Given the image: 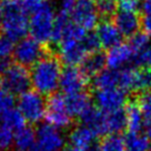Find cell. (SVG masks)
I'll return each mask as SVG.
<instances>
[{"instance_id":"1","label":"cell","mask_w":151,"mask_h":151,"mask_svg":"<svg viewBox=\"0 0 151 151\" xmlns=\"http://www.w3.org/2000/svg\"><path fill=\"white\" fill-rule=\"evenodd\" d=\"M30 75L33 90L48 97L56 93L62 75V62L59 56L50 51L31 67Z\"/></svg>"},{"instance_id":"2","label":"cell","mask_w":151,"mask_h":151,"mask_svg":"<svg viewBox=\"0 0 151 151\" xmlns=\"http://www.w3.org/2000/svg\"><path fill=\"white\" fill-rule=\"evenodd\" d=\"M4 14L1 20V31L14 41L27 37L29 32L28 14L20 7L18 0H5L2 2Z\"/></svg>"},{"instance_id":"3","label":"cell","mask_w":151,"mask_h":151,"mask_svg":"<svg viewBox=\"0 0 151 151\" xmlns=\"http://www.w3.org/2000/svg\"><path fill=\"white\" fill-rule=\"evenodd\" d=\"M55 21L56 14L53 7L48 0H46L43 5L35 14H31L29 19V33L37 41L49 46L51 41Z\"/></svg>"},{"instance_id":"4","label":"cell","mask_w":151,"mask_h":151,"mask_svg":"<svg viewBox=\"0 0 151 151\" xmlns=\"http://www.w3.org/2000/svg\"><path fill=\"white\" fill-rule=\"evenodd\" d=\"M0 85L14 96H21L31 87V75L27 67L11 63L4 67L0 76Z\"/></svg>"},{"instance_id":"5","label":"cell","mask_w":151,"mask_h":151,"mask_svg":"<svg viewBox=\"0 0 151 151\" xmlns=\"http://www.w3.org/2000/svg\"><path fill=\"white\" fill-rule=\"evenodd\" d=\"M50 51L49 46L39 42L32 37H26L16 43L14 59L16 63L21 66L32 67Z\"/></svg>"},{"instance_id":"6","label":"cell","mask_w":151,"mask_h":151,"mask_svg":"<svg viewBox=\"0 0 151 151\" xmlns=\"http://www.w3.org/2000/svg\"><path fill=\"white\" fill-rule=\"evenodd\" d=\"M17 106L26 121L30 123L40 122L47 111V100L36 90H29L19 96Z\"/></svg>"},{"instance_id":"7","label":"cell","mask_w":151,"mask_h":151,"mask_svg":"<svg viewBox=\"0 0 151 151\" xmlns=\"http://www.w3.org/2000/svg\"><path fill=\"white\" fill-rule=\"evenodd\" d=\"M46 122L58 129H66L72 124V117L68 112L66 106V97L61 93H52L47 99Z\"/></svg>"},{"instance_id":"8","label":"cell","mask_w":151,"mask_h":151,"mask_svg":"<svg viewBox=\"0 0 151 151\" xmlns=\"http://www.w3.org/2000/svg\"><path fill=\"white\" fill-rule=\"evenodd\" d=\"M71 20L87 31L97 28L99 24V11L96 0H75L71 11Z\"/></svg>"},{"instance_id":"9","label":"cell","mask_w":151,"mask_h":151,"mask_svg":"<svg viewBox=\"0 0 151 151\" xmlns=\"http://www.w3.org/2000/svg\"><path fill=\"white\" fill-rule=\"evenodd\" d=\"M93 100L96 107L106 113L123 109L129 102L127 91L120 88L97 90L93 94Z\"/></svg>"},{"instance_id":"10","label":"cell","mask_w":151,"mask_h":151,"mask_svg":"<svg viewBox=\"0 0 151 151\" xmlns=\"http://www.w3.org/2000/svg\"><path fill=\"white\" fill-rule=\"evenodd\" d=\"M37 147L43 151H60L66 140L58 128L49 123H42L37 129Z\"/></svg>"},{"instance_id":"11","label":"cell","mask_w":151,"mask_h":151,"mask_svg":"<svg viewBox=\"0 0 151 151\" xmlns=\"http://www.w3.org/2000/svg\"><path fill=\"white\" fill-rule=\"evenodd\" d=\"M88 83H89V78L82 72L80 68L66 67L62 70L59 87L62 92L68 96V94L86 91Z\"/></svg>"},{"instance_id":"12","label":"cell","mask_w":151,"mask_h":151,"mask_svg":"<svg viewBox=\"0 0 151 151\" xmlns=\"http://www.w3.org/2000/svg\"><path fill=\"white\" fill-rule=\"evenodd\" d=\"M59 58L67 67H77L81 65L89 53L81 41H62L58 46Z\"/></svg>"},{"instance_id":"13","label":"cell","mask_w":151,"mask_h":151,"mask_svg":"<svg viewBox=\"0 0 151 151\" xmlns=\"http://www.w3.org/2000/svg\"><path fill=\"white\" fill-rule=\"evenodd\" d=\"M98 137L92 129L87 126H78L72 129L69 136V150L70 151H88L94 145V140Z\"/></svg>"},{"instance_id":"14","label":"cell","mask_w":151,"mask_h":151,"mask_svg":"<svg viewBox=\"0 0 151 151\" xmlns=\"http://www.w3.org/2000/svg\"><path fill=\"white\" fill-rule=\"evenodd\" d=\"M141 20L138 12H128L121 10L112 17V22L121 35L129 39L140 31V27H142Z\"/></svg>"},{"instance_id":"15","label":"cell","mask_w":151,"mask_h":151,"mask_svg":"<svg viewBox=\"0 0 151 151\" xmlns=\"http://www.w3.org/2000/svg\"><path fill=\"white\" fill-rule=\"evenodd\" d=\"M96 33L99 38L101 47L104 49L109 50L122 42L123 36L116 27V24L110 20L100 21L96 28Z\"/></svg>"},{"instance_id":"16","label":"cell","mask_w":151,"mask_h":151,"mask_svg":"<svg viewBox=\"0 0 151 151\" xmlns=\"http://www.w3.org/2000/svg\"><path fill=\"white\" fill-rule=\"evenodd\" d=\"M107 56V66L109 69L119 70L124 68V66L133 60L134 52L129 46V43H119L118 46L109 49L106 53Z\"/></svg>"},{"instance_id":"17","label":"cell","mask_w":151,"mask_h":151,"mask_svg":"<svg viewBox=\"0 0 151 151\" xmlns=\"http://www.w3.org/2000/svg\"><path fill=\"white\" fill-rule=\"evenodd\" d=\"M66 106L72 118H80L87 109L91 107V96L87 91L66 96Z\"/></svg>"},{"instance_id":"18","label":"cell","mask_w":151,"mask_h":151,"mask_svg":"<svg viewBox=\"0 0 151 151\" xmlns=\"http://www.w3.org/2000/svg\"><path fill=\"white\" fill-rule=\"evenodd\" d=\"M81 70L88 78H93L104 70L107 66V56L102 51H96L89 53L83 62L80 65Z\"/></svg>"},{"instance_id":"19","label":"cell","mask_w":151,"mask_h":151,"mask_svg":"<svg viewBox=\"0 0 151 151\" xmlns=\"http://www.w3.org/2000/svg\"><path fill=\"white\" fill-rule=\"evenodd\" d=\"M127 129L129 132H140L143 129L146 116L139 106L137 99L132 100L127 104Z\"/></svg>"},{"instance_id":"20","label":"cell","mask_w":151,"mask_h":151,"mask_svg":"<svg viewBox=\"0 0 151 151\" xmlns=\"http://www.w3.org/2000/svg\"><path fill=\"white\" fill-rule=\"evenodd\" d=\"M12 147L16 151H33L37 147V132L30 127L16 131Z\"/></svg>"},{"instance_id":"21","label":"cell","mask_w":151,"mask_h":151,"mask_svg":"<svg viewBox=\"0 0 151 151\" xmlns=\"http://www.w3.org/2000/svg\"><path fill=\"white\" fill-rule=\"evenodd\" d=\"M92 87L96 90L111 89L120 87V69H108L92 78Z\"/></svg>"},{"instance_id":"22","label":"cell","mask_w":151,"mask_h":151,"mask_svg":"<svg viewBox=\"0 0 151 151\" xmlns=\"http://www.w3.org/2000/svg\"><path fill=\"white\" fill-rule=\"evenodd\" d=\"M149 90H151V69L150 68L134 69L131 92L141 94Z\"/></svg>"},{"instance_id":"23","label":"cell","mask_w":151,"mask_h":151,"mask_svg":"<svg viewBox=\"0 0 151 151\" xmlns=\"http://www.w3.org/2000/svg\"><path fill=\"white\" fill-rule=\"evenodd\" d=\"M127 128V113L120 109L113 112L107 113V129L109 134H119Z\"/></svg>"},{"instance_id":"24","label":"cell","mask_w":151,"mask_h":151,"mask_svg":"<svg viewBox=\"0 0 151 151\" xmlns=\"http://www.w3.org/2000/svg\"><path fill=\"white\" fill-rule=\"evenodd\" d=\"M151 141L140 132H128L124 137L126 151H149Z\"/></svg>"},{"instance_id":"25","label":"cell","mask_w":151,"mask_h":151,"mask_svg":"<svg viewBox=\"0 0 151 151\" xmlns=\"http://www.w3.org/2000/svg\"><path fill=\"white\" fill-rule=\"evenodd\" d=\"M0 120H1V123L4 126L9 128L10 130H12L14 132L24 128L26 127V122H27L24 117L22 116V113L19 111L18 108H12L8 112H6L0 118Z\"/></svg>"},{"instance_id":"26","label":"cell","mask_w":151,"mask_h":151,"mask_svg":"<svg viewBox=\"0 0 151 151\" xmlns=\"http://www.w3.org/2000/svg\"><path fill=\"white\" fill-rule=\"evenodd\" d=\"M101 151H126L124 138L120 134H109L104 137L100 143Z\"/></svg>"},{"instance_id":"27","label":"cell","mask_w":151,"mask_h":151,"mask_svg":"<svg viewBox=\"0 0 151 151\" xmlns=\"http://www.w3.org/2000/svg\"><path fill=\"white\" fill-rule=\"evenodd\" d=\"M14 41L5 35H0V63L5 67L11 57H14Z\"/></svg>"},{"instance_id":"28","label":"cell","mask_w":151,"mask_h":151,"mask_svg":"<svg viewBox=\"0 0 151 151\" xmlns=\"http://www.w3.org/2000/svg\"><path fill=\"white\" fill-rule=\"evenodd\" d=\"M129 46L133 50L134 55L145 51L150 46V36L146 31H139L129 39Z\"/></svg>"},{"instance_id":"29","label":"cell","mask_w":151,"mask_h":151,"mask_svg":"<svg viewBox=\"0 0 151 151\" xmlns=\"http://www.w3.org/2000/svg\"><path fill=\"white\" fill-rule=\"evenodd\" d=\"M100 17L112 18L118 11V0H96Z\"/></svg>"},{"instance_id":"30","label":"cell","mask_w":151,"mask_h":151,"mask_svg":"<svg viewBox=\"0 0 151 151\" xmlns=\"http://www.w3.org/2000/svg\"><path fill=\"white\" fill-rule=\"evenodd\" d=\"M81 42H82L83 47H85V49L87 50L88 53L99 51L100 48H102L101 47V43H100L99 38L97 36V33L92 32V31H88V32L86 33L85 38L82 39Z\"/></svg>"},{"instance_id":"31","label":"cell","mask_w":151,"mask_h":151,"mask_svg":"<svg viewBox=\"0 0 151 151\" xmlns=\"http://www.w3.org/2000/svg\"><path fill=\"white\" fill-rule=\"evenodd\" d=\"M14 132L0 123V151H6L14 146Z\"/></svg>"},{"instance_id":"32","label":"cell","mask_w":151,"mask_h":151,"mask_svg":"<svg viewBox=\"0 0 151 151\" xmlns=\"http://www.w3.org/2000/svg\"><path fill=\"white\" fill-rule=\"evenodd\" d=\"M14 94L8 92L7 90L2 89L0 87V118L8 112L9 110L14 108Z\"/></svg>"},{"instance_id":"33","label":"cell","mask_w":151,"mask_h":151,"mask_svg":"<svg viewBox=\"0 0 151 151\" xmlns=\"http://www.w3.org/2000/svg\"><path fill=\"white\" fill-rule=\"evenodd\" d=\"M133 62L140 68H150L151 69V45L145 51L134 55Z\"/></svg>"},{"instance_id":"34","label":"cell","mask_w":151,"mask_h":151,"mask_svg":"<svg viewBox=\"0 0 151 151\" xmlns=\"http://www.w3.org/2000/svg\"><path fill=\"white\" fill-rule=\"evenodd\" d=\"M46 0H18L20 7L28 16L33 14L41 6L43 5Z\"/></svg>"},{"instance_id":"35","label":"cell","mask_w":151,"mask_h":151,"mask_svg":"<svg viewBox=\"0 0 151 151\" xmlns=\"http://www.w3.org/2000/svg\"><path fill=\"white\" fill-rule=\"evenodd\" d=\"M136 99H137L139 106L141 107L145 116L146 117L151 116V90L139 94Z\"/></svg>"},{"instance_id":"36","label":"cell","mask_w":151,"mask_h":151,"mask_svg":"<svg viewBox=\"0 0 151 151\" xmlns=\"http://www.w3.org/2000/svg\"><path fill=\"white\" fill-rule=\"evenodd\" d=\"M142 0H118V8L121 11L138 12L141 9Z\"/></svg>"},{"instance_id":"37","label":"cell","mask_w":151,"mask_h":151,"mask_svg":"<svg viewBox=\"0 0 151 151\" xmlns=\"http://www.w3.org/2000/svg\"><path fill=\"white\" fill-rule=\"evenodd\" d=\"M141 26L143 31H146L151 37V16H145L141 20Z\"/></svg>"},{"instance_id":"38","label":"cell","mask_w":151,"mask_h":151,"mask_svg":"<svg viewBox=\"0 0 151 151\" xmlns=\"http://www.w3.org/2000/svg\"><path fill=\"white\" fill-rule=\"evenodd\" d=\"M141 10L145 16H151V0H142Z\"/></svg>"},{"instance_id":"39","label":"cell","mask_w":151,"mask_h":151,"mask_svg":"<svg viewBox=\"0 0 151 151\" xmlns=\"http://www.w3.org/2000/svg\"><path fill=\"white\" fill-rule=\"evenodd\" d=\"M143 129H145V132H146V136L148 137V139L151 141V116H149V117H146Z\"/></svg>"},{"instance_id":"40","label":"cell","mask_w":151,"mask_h":151,"mask_svg":"<svg viewBox=\"0 0 151 151\" xmlns=\"http://www.w3.org/2000/svg\"><path fill=\"white\" fill-rule=\"evenodd\" d=\"M88 151H101V149H100V145H96V143H94L93 146L91 147Z\"/></svg>"},{"instance_id":"41","label":"cell","mask_w":151,"mask_h":151,"mask_svg":"<svg viewBox=\"0 0 151 151\" xmlns=\"http://www.w3.org/2000/svg\"><path fill=\"white\" fill-rule=\"evenodd\" d=\"M2 14H4V7H2V2L0 1V26H1V20H2Z\"/></svg>"},{"instance_id":"42","label":"cell","mask_w":151,"mask_h":151,"mask_svg":"<svg viewBox=\"0 0 151 151\" xmlns=\"http://www.w3.org/2000/svg\"><path fill=\"white\" fill-rule=\"evenodd\" d=\"M2 69H4V66L0 63V76H1V72H2Z\"/></svg>"},{"instance_id":"43","label":"cell","mask_w":151,"mask_h":151,"mask_svg":"<svg viewBox=\"0 0 151 151\" xmlns=\"http://www.w3.org/2000/svg\"><path fill=\"white\" fill-rule=\"evenodd\" d=\"M33 151H43V150H41V149H38V148H36V149H35Z\"/></svg>"},{"instance_id":"44","label":"cell","mask_w":151,"mask_h":151,"mask_svg":"<svg viewBox=\"0 0 151 151\" xmlns=\"http://www.w3.org/2000/svg\"><path fill=\"white\" fill-rule=\"evenodd\" d=\"M65 151H70V150H65Z\"/></svg>"},{"instance_id":"45","label":"cell","mask_w":151,"mask_h":151,"mask_svg":"<svg viewBox=\"0 0 151 151\" xmlns=\"http://www.w3.org/2000/svg\"><path fill=\"white\" fill-rule=\"evenodd\" d=\"M149 151H151V149H150V150H149Z\"/></svg>"}]
</instances>
